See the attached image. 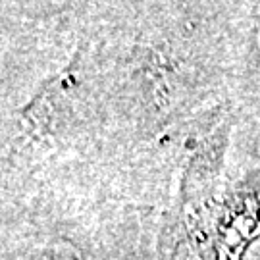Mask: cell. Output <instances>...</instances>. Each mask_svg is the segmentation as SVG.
Returning <instances> with one entry per match:
<instances>
[{
  "instance_id": "1",
  "label": "cell",
  "mask_w": 260,
  "mask_h": 260,
  "mask_svg": "<svg viewBox=\"0 0 260 260\" xmlns=\"http://www.w3.org/2000/svg\"><path fill=\"white\" fill-rule=\"evenodd\" d=\"M43 260H81L79 254L68 245H56L43 254Z\"/></svg>"
}]
</instances>
